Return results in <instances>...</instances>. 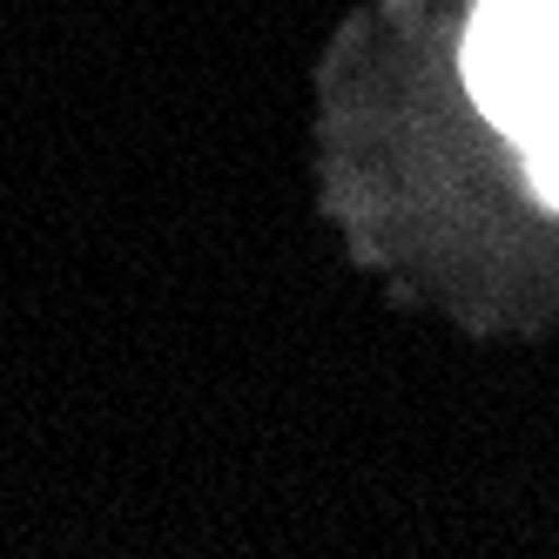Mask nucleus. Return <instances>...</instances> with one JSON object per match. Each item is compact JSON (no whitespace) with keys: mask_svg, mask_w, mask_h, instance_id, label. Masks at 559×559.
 <instances>
[{"mask_svg":"<svg viewBox=\"0 0 559 559\" xmlns=\"http://www.w3.org/2000/svg\"><path fill=\"white\" fill-rule=\"evenodd\" d=\"M526 176H533V189L546 195V203L559 210V122L526 142Z\"/></svg>","mask_w":559,"mask_h":559,"instance_id":"nucleus-1","label":"nucleus"}]
</instances>
